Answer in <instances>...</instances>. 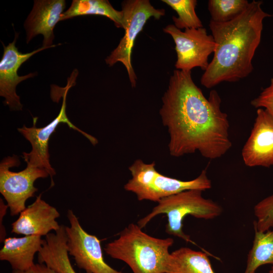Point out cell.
Segmentation results:
<instances>
[{"label":"cell","mask_w":273,"mask_h":273,"mask_svg":"<svg viewBox=\"0 0 273 273\" xmlns=\"http://www.w3.org/2000/svg\"><path fill=\"white\" fill-rule=\"evenodd\" d=\"M171 36L175 44L176 70L191 71L195 67L205 71L208 67L209 56L213 53L216 44L212 34L204 28L186 29L183 31L174 24L163 28Z\"/></svg>","instance_id":"cell-9"},{"label":"cell","mask_w":273,"mask_h":273,"mask_svg":"<svg viewBox=\"0 0 273 273\" xmlns=\"http://www.w3.org/2000/svg\"><path fill=\"white\" fill-rule=\"evenodd\" d=\"M66 241L64 225H61L54 233L46 236L37 253L38 263L46 264L58 273H77L69 257Z\"/></svg>","instance_id":"cell-16"},{"label":"cell","mask_w":273,"mask_h":273,"mask_svg":"<svg viewBox=\"0 0 273 273\" xmlns=\"http://www.w3.org/2000/svg\"><path fill=\"white\" fill-rule=\"evenodd\" d=\"M160 115L170 136V154L176 157L198 151L213 160L232 147L228 115L220 109L216 90L208 98L194 82L191 71L175 70L162 98Z\"/></svg>","instance_id":"cell-1"},{"label":"cell","mask_w":273,"mask_h":273,"mask_svg":"<svg viewBox=\"0 0 273 273\" xmlns=\"http://www.w3.org/2000/svg\"><path fill=\"white\" fill-rule=\"evenodd\" d=\"M69 225L65 226L69 255L85 273H126L109 265L104 260L100 240L86 232L72 210L67 214Z\"/></svg>","instance_id":"cell-8"},{"label":"cell","mask_w":273,"mask_h":273,"mask_svg":"<svg viewBox=\"0 0 273 273\" xmlns=\"http://www.w3.org/2000/svg\"><path fill=\"white\" fill-rule=\"evenodd\" d=\"M19 165L20 161L16 155L5 158L0 164V192L12 216L17 215L24 210L26 201L38 191L34 186L35 181L49 175L46 169L29 165L18 172L10 169Z\"/></svg>","instance_id":"cell-7"},{"label":"cell","mask_w":273,"mask_h":273,"mask_svg":"<svg viewBox=\"0 0 273 273\" xmlns=\"http://www.w3.org/2000/svg\"><path fill=\"white\" fill-rule=\"evenodd\" d=\"M254 213L257 220L253 224L258 231L265 232L273 228V194L257 203Z\"/></svg>","instance_id":"cell-22"},{"label":"cell","mask_w":273,"mask_h":273,"mask_svg":"<svg viewBox=\"0 0 273 273\" xmlns=\"http://www.w3.org/2000/svg\"><path fill=\"white\" fill-rule=\"evenodd\" d=\"M245 165L269 167L273 165V118L258 108L250 134L242 150Z\"/></svg>","instance_id":"cell-12"},{"label":"cell","mask_w":273,"mask_h":273,"mask_svg":"<svg viewBox=\"0 0 273 273\" xmlns=\"http://www.w3.org/2000/svg\"><path fill=\"white\" fill-rule=\"evenodd\" d=\"M60 216L57 209L41 199V194L26 207L12 225V233L24 236H47L57 231L61 225L56 219Z\"/></svg>","instance_id":"cell-13"},{"label":"cell","mask_w":273,"mask_h":273,"mask_svg":"<svg viewBox=\"0 0 273 273\" xmlns=\"http://www.w3.org/2000/svg\"><path fill=\"white\" fill-rule=\"evenodd\" d=\"M42 241L41 236L37 235L6 238L0 250V260L8 262L13 270H27L35 264L34 255Z\"/></svg>","instance_id":"cell-15"},{"label":"cell","mask_w":273,"mask_h":273,"mask_svg":"<svg viewBox=\"0 0 273 273\" xmlns=\"http://www.w3.org/2000/svg\"><path fill=\"white\" fill-rule=\"evenodd\" d=\"M251 105L257 109H265L273 118V76L269 85L251 101Z\"/></svg>","instance_id":"cell-23"},{"label":"cell","mask_w":273,"mask_h":273,"mask_svg":"<svg viewBox=\"0 0 273 273\" xmlns=\"http://www.w3.org/2000/svg\"><path fill=\"white\" fill-rule=\"evenodd\" d=\"M269 273H273V266H271V269L269 271Z\"/></svg>","instance_id":"cell-26"},{"label":"cell","mask_w":273,"mask_h":273,"mask_svg":"<svg viewBox=\"0 0 273 273\" xmlns=\"http://www.w3.org/2000/svg\"><path fill=\"white\" fill-rule=\"evenodd\" d=\"M254 229L253 245L248 255L244 273H255L258 268L264 264L273 266V230L262 232L254 225Z\"/></svg>","instance_id":"cell-19"},{"label":"cell","mask_w":273,"mask_h":273,"mask_svg":"<svg viewBox=\"0 0 273 273\" xmlns=\"http://www.w3.org/2000/svg\"><path fill=\"white\" fill-rule=\"evenodd\" d=\"M262 4L252 1L242 13L227 22L210 20L209 28L216 47L201 78L202 85L210 88L222 82L238 81L252 72V60L261 41L263 20L272 16L263 10Z\"/></svg>","instance_id":"cell-2"},{"label":"cell","mask_w":273,"mask_h":273,"mask_svg":"<svg viewBox=\"0 0 273 273\" xmlns=\"http://www.w3.org/2000/svg\"><path fill=\"white\" fill-rule=\"evenodd\" d=\"M18 34L15 33L14 39L8 46L4 45V53L0 61V96L5 99V103L12 110L19 111L23 106L20 97L16 92V86L21 81L35 75L31 73L24 76H19L17 72L21 65L31 56L50 47H43L30 53H22L16 47Z\"/></svg>","instance_id":"cell-11"},{"label":"cell","mask_w":273,"mask_h":273,"mask_svg":"<svg viewBox=\"0 0 273 273\" xmlns=\"http://www.w3.org/2000/svg\"><path fill=\"white\" fill-rule=\"evenodd\" d=\"M66 7L64 0H35L33 8L26 19L24 26L26 32V42L38 34L43 36V47H55L54 28L60 21Z\"/></svg>","instance_id":"cell-14"},{"label":"cell","mask_w":273,"mask_h":273,"mask_svg":"<svg viewBox=\"0 0 273 273\" xmlns=\"http://www.w3.org/2000/svg\"><path fill=\"white\" fill-rule=\"evenodd\" d=\"M12 273H58L44 263H35L26 270H13Z\"/></svg>","instance_id":"cell-24"},{"label":"cell","mask_w":273,"mask_h":273,"mask_svg":"<svg viewBox=\"0 0 273 273\" xmlns=\"http://www.w3.org/2000/svg\"><path fill=\"white\" fill-rule=\"evenodd\" d=\"M84 15L105 16L116 27H124L123 12L115 10L107 0H73L69 8L61 15L60 21Z\"/></svg>","instance_id":"cell-18"},{"label":"cell","mask_w":273,"mask_h":273,"mask_svg":"<svg viewBox=\"0 0 273 273\" xmlns=\"http://www.w3.org/2000/svg\"><path fill=\"white\" fill-rule=\"evenodd\" d=\"M165 273H215L207 254L188 247L170 254Z\"/></svg>","instance_id":"cell-17"},{"label":"cell","mask_w":273,"mask_h":273,"mask_svg":"<svg viewBox=\"0 0 273 273\" xmlns=\"http://www.w3.org/2000/svg\"><path fill=\"white\" fill-rule=\"evenodd\" d=\"M200 190H190L161 199L151 212L138 222L142 229L156 216L165 214L167 223L165 232L187 242H192L189 236L183 231V220L187 215L199 219H212L219 216L222 207L211 199L202 196Z\"/></svg>","instance_id":"cell-4"},{"label":"cell","mask_w":273,"mask_h":273,"mask_svg":"<svg viewBox=\"0 0 273 273\" xmlns=\"http://www.w3.org/2000/svg\"><path fill=\"white\" fill-rule=\"evenodd\" d=\"M249 3L247 0H210L208 9L210 20L217 22L230 21L242 13Z\"/></svg>","instance_id":"cell-21"},{"label":"cell","mask_w":273,"mask_h":273,"mask_svg":"<svg viewBox=\"0 0 273 273\" xmlns=\"http://www.w3.org/2000/svg\"><path fill=\"white\" fill-rule=\"evenodd\" d=\"M72 83L68 82L64 93L63 101L59 114L51 122L43 127H36L37 118H33V125L31 127L25 125L18 128V130L31 144L32 150L30 153H23V157L27 165L46 169L51 178V186L54 185L53 177L56 174L55 170L50 162L49 153V141L52 134L60 123H66L70 128H73L83 134L93 145L98 143V140L94 136L82 131L69 120L66 113V99L68 90Z\"/></svg>","instance_id":"cell-10"},{"label":"cell","mask_w":273,"mask_h":273,"mask_svg":"<svg viewBox=\"0 0 273 273\" xmlns=\"http://www.w3.org/2000/svg\"><path fill=\"white\" fill-rule=\"evenodd\" d=\"M177 14L178 17H172L174 25L179 29L199 28L203 24L198 17L195 8L197 4L196 0H162Z\"/></svg>","instance_id":"cell-20"},{"label":"cell","mask_w":273,"mask_h":273,"mask_svg":"<svg viewBox=\"0 0 273 273\" xmlns=\"http://www.w3.org/2000/svg\"><path fill=\"white\" fill-rule=\"evenodd\" d=\"M7 204H6L3 200L0 199V241L3 242L6 238V231L3 225V219L4 216L6 214L7 209L8 208Z\"/></svg>","instance_id":"cell-25"},{"label":"cell","mask_w":273,"mask_h":273,"mask_svg":"<svg viewBox=\"0 0 273 273\" xmlns=\"http://www.w3.org/2000/svg\"><path fill=\"white\" fill-rule=\"evenodd\" d=\"M132 177L124 186L126 191L134 193L140 201L149 200L158 202L163 198L190 190L205 191L211 188V180L206 169L191 180H181L165 176L155 168V163H144L138 159L128 168Z\"/></svg>","instance_id":"cell-5"},{"label":"cell","mask_w":273,"mask_h":273,"mask_svg":"<svg viewBox=\"0 0 273 273\" xmlns=\"http://www.w3.org/2000/svg\"><path fill=\"white\" fill-rule=\"evenodd\" d=\"M124 34L117 47L105 61L110 67L120 62L125 66L131 83L134 87L137 77L131 64L134 41L147 21L151 18L159 19L165 15L164 9H155L148 0H127L122 3Z\"/></svg>","instance_id":"cell-6"},{"label":"cell","mask_w":273,"mask_h":273,"mask_svg":"<svg viewBox=\"0 0 273 273\" xmlns=\"http://www.w3.org/2000/svg\"><path fill=\"white\" fill-rule=\"evenodd\" d=\"M141 229L130 223L117 239L106 245L105 252L124 262L133 273H165L173 239L155 238Z\"/></svg>","instance_id":"cell-3"}]
</instances>
